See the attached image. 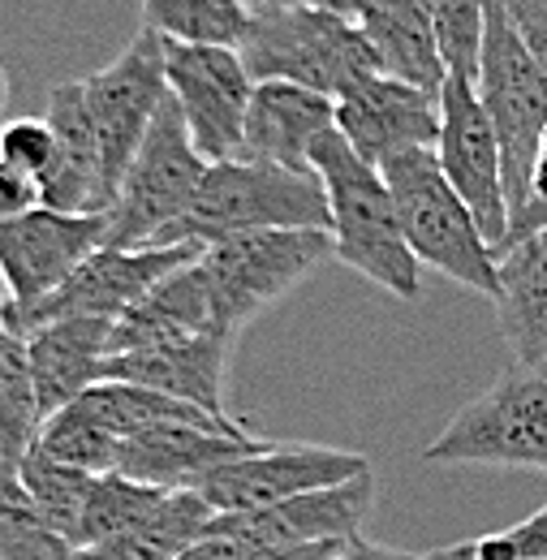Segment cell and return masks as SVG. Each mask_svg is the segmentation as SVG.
<instances>
[{
	"instance_id": "cell-1",
	"label": "cell",
	"mask_w": 547,
	"mask_h": 560,
	"mask_svg": "<svg viewBox=\"0 0 547 560\" xmlns=\"http://www.w3.org/2000/svg\"><path fill=\"white\" fill-rule=\"evenodd\" d=\"M311 168L319 173L333 208V242L337 259L358 277L380 284L393 298L414 302L422 293V264L406 242L401 215L380 164L362 160L345 135L333 126L311 151Z\"/></svg>"
},
{
	"instance_id": "cell-2",
	"label": "cell",
	"mask_w": 547,
	"mask_h": 560,
	"mask_svg": "<svg viewBox=\"0 0 547 560\" xmlns=\"http://www.w3.org/2000/svg\"><path fill=\"white\" fill-rule=\"evenodd\" d=\"M259 229H333V208L319 173H298L268 160H216L182 220H173L151 246L199 242L216 246Z\"/></svg>"
},
{
	"instance_id": "cell-3",
	"label": "cell",
	"mask_w": 547,
	"mask_h": 560,
	"mask_svg": "<svg viewBox=\"0 0 547 560\" xmlns=\"http://www.w3.org/2000/svg\"><path fill=\"white\" fill-rule=\"evenodd\" d=\"M380 173L393 190L406 242L418 255V264L496 302L500 293L496 250L482 237L475 211L466 208V199L453 190L449 173L440 168L435 147H406L388 155Z\"/></svg>"
},
{
	"instance_id": "cell-4",
	"label": "cell",
	"mask_w": 547,
	"mask_h": 560,
	"mask_svg": "<svg viewBox=\"0 0 547 560\" xmlns=\"http://www.w3.org/2000/svg\"><path fill=\"white\" fill-rule=\"evenodd\" d=\"M324 259H337L333 229H259L207 246L203 272L216 332L237 341L251 319H259L289 289L315 277Z\"/></svg>"
},
{
	"instance_id": "cell-5",
	"label": "cell",
	"mask_w": 547,
	"mask_h": 560,
	"mask_svg": "<svg viewBox=\"0 0 547 560\" xmlns=\"http://www.w3.org/2000/svg\"><path fill=\"white\" fill-rule=\"evenodd\" d=\"M237 52L255 82H298L333 100L358 78L380 73V57L362 22H345L315 4L251 18V31Z\"/></svg>"
},
{
	"instance_id": "cell-6",
	"label": "cell",
	"mask_w": 547,
	"mask_h": 560,
	"mask_svg": "<svg viewBox=\"0 0 547 560\" xmlns=\"http://www.w3.org/2000/svg\"><path fill=\"white\" fill-rule=\"evenodd\" d=\"M427 466L547 470V371L513 362L422 448Z\"/></svg>"
},
{
	"instance_id": "cell-7",
	"label": "cell",
	"mask_w": 547,
	"mask_h": 560,
	"mask_svg": "<svg viewBox=\"0 0 547 560\" xmlns=\"http://www.w3.org/2000/svg\"><path fill=\"white\" fill-rule=\"evenodd\" d=\"M475 86H479L482 108L504 151V195H509V215H513L531 203V177H535V160L547 135V70L513 31L504 0H487Z\"/></svg>"
},
{
	"instance_id": "cell-8",
	"label": "cell",
	"mask_w": 547,
	"mask_h": 560,
	"mask_svg": "<svg viewBox=\"0 0 547 560\" xmlns=\"http://www.w3.org/2000/svg\"><path fill=\"white\" fill-rule=\"evenodd\" d=\"M207 168H211V160L195 147L177 100L168 95L160 104L142 147H138V155L130 160L126 177H121L117 203L108 211V242L104 246H126V250L151 246L195 203Z\"/></svg>"
},
{
	"instance_id": "cell-9",
	"label": "cell",
	"mask_w": 547,
	"mask_h": 560,
	"mask_svg": "<svg viewBox=\"0 0 547 560\" xmlns=\"http://www.w3.org/2000/svg\"><path fill=\"white\" fill-rule=\"evenodd\" d=\"M207 246L199 242H168V246H100L91 250L73 272H69L53 293H44L39 302H4L0 306V324L13 328L18 337H31L35 328L53 324V319H73V315H104L117 319L135 306L147 289H155L160 280L177 268H186L190 259H199Z\"/></svg>"
},
{
	"instance_id": "cell-10",
	"label": "cell",
	"mask_w": 547,
	"mask_h": 560,
	"mask_svg": "<svg viewBox=\"0 0 547 560\" xmlns=\"http://www.w3.org/2000/svg\"><path fill=\"white\" fill-rule=\"evenodd\" d=\"M82 95L104 142L108 182L113 190H121L130 160L147 139L160 104L168 100V39L151 26H138L117 61L82 78Z\"/></svg>"
},
{
	"instance_id": "cell-11",
	"label": "cell",
	"mask_w": 547,
	"mask_h": 560,
	"mask_svg": "<svg viewBox=\"0 0 547 560\" xmlns=\"http://www.w3.org/2000/svg\"><path fill=\"white\" fill-rule=\"evenodd\" d=\"M440 168L449 173L453 190L475 211L482 237L491 250H500L509 233V195H504V151L496 139V126L479 100L475 78L449 73L440 86V142H435Z\"/></svg>"
},
{
	"instance_id": "cell-12",
	"label": "cell",
	"mask_w": 547,
	"mask_h": 560,
	"mask_svg": "<svg viewBox=\"0 0 547 560\" xmlns=\"http://www.w3.org/2000/svg\"><path fill=\"white\" fill-rule=\"evenodd\" d=\"M366 457L333 448V444H268L259 453L233 457L216 470L199 475L190 488L203 495L216 513H251L268 509L289 495L319 488H337L358 475H366Z\"/></svg>"
},
{
	"instance_id": "cell-13",
	"label": "cell",
	"mask_w": 547,
	"mask_h": 560,
	"mask_svg": "<svg viewBox=\"0 0 547 560\" xmlns=\"http://www.w3.org/2000/svg\"><path fill=\"white\" fill-rule=\"evenodd\" d=\"M168 95L177 100L190 139L211 164L242 155L255 78L237 48L168 44Z\"/></svg>"
},
{
	"instance_id": "cell-14",
	"label": "cell",
	"mask_w": 547,
	"mask_h": 560,
	"mask_svg": "<svg viewBox=\"0 0 547 560\" xmlns=\"http://www.w3.org/2000/svg\"><path fill=\"white\" fill-rule=\"evenodd\" d=\"M108 242V211L31 208L0 220V268L9 277V302H39Z\"/></svg>"
},
{
	"instance_id": "cell-15",
	"label": "cell",
	"mask_w": 547,
	"mask_h": 560,
	"mask_svg": "<svg viewBox=\"0 0 547 560\" xmlns=\"http://www.w3.org/2000/svg\"><path fill=\"white\" fill-rule=\"evenodd\" d=\"M337 130L371 164H384L406 147H435L440 91L401 82L393 73H366L337 95Z\"/></svg>"
},
{
	"instance_id": "cell-16",
	"label": "cell",
	"mask_w": 547,
	"mask_h": 560,
	"mask_svg": "<svg viewBox=\"0 0 547 560\" xmlns=\"http://www.w3.org/2000/svg\"><path fill=\"white\" fill-rule=\"evenodd\" d=\"M375 504V475H358L349 483L319 491H302L289 495L268 509H251V513H216L211 526L255 539V544H272V548H315V544H349L362 535V522L371 517Z\"/></svg>"
},
{
	"instance_id": "cell-17",
	"label": "cell",
	"mask_w": 547,
	"mask_h": 560,
	"mask_svg": "<svg viewBox=\"0 0 547 560\" xmlns=\"http://www.w3.org/2000/svg\"><path fill=\"white\" fill-rule=\"evenodd\" d=\"M48 126L57 135V155L39 177L44 208L57 211H113L117 190L104 168V142L82 95V78L57 82L48 91Z\"/></svg>"
},
{
	"instance_id": "cell-18",
	"label": "cell",
	"mask_w": 547,
	"mask_h": 560,
	"mask_svg": "<svg viewBox=\"0 0 547 560\" xmlns=\"http://www.w3.org/2000/svg\"><path fill=\"white\" fill-rule=\"evenodd\" d=\"M272 440L229 435V431H211V427H199V422H155V427L138 431L130 440H121L113 470L130 475L138 483H151V488L177 491L190 488L207 470H216V466H224L233 457L259 453Z\"/></svg>"
},
{
	"instance_id": "cell-19",
	"label": "cell",
	"mask_w": 547,
	"mask_h": 560,
	"mask_svg": "<svg viewBox=\"0 0 547 560\" xmlns=\"http://www.w3.org/2000/svg\"><path fill=\"white\" fill-rule=\"evenodd\" d=\"M233 337L224 332H199L173 346H155V350H130L104 358V380H130L147 384L155 393L182 397L190 406H199L207 415H229L224 406V375H229V353Z\"/></svg>"
},
{
	"instance_id": "cell-20",
	"label": "cell",
	"mask_w": 547,
	"mask_h": 560,
	"mask_svg": "<svg viewBox=\"0 0 547 560\" xmlns=\"http://www.w3.org/2000/svg\"><path fill=\"white\" fill-rule=\"evenodd\" d=\"M333 126H337V100L333 95H319V91L298 86V82H255L242 155L284 164L298 173H315L311 151Z\"/></svg>"
},
{
	"instance_id": "cell-21",
	"label": "cell",
	"mask_w": 547,
	"mask_h": 560,
	"mask_svg": "<svg viewBox=\"0 0 547 560\" xmlns=\"http://www.w3.org/2000/svg\"><path fill=\"white\" fill-rule=\"evenodd\" d=\"M108 337H113V319H104V315L53 319L26 337L31 375H35L44 419L61 415L86 388H95L104 380Z\"/></svg>"
},
{
	"instance_id": "cell-22",
	"label": "cell",
	"mask_w": 547,
	"mask_h": 560,
	"mask_svg": "<svg viewBox=\"0 0 547 560\" xmlns=\"http://www.w3.org/2000/svg\"><path fill=\"white\" fill-rule=\"evenodd\" d=\"M199 332H216L203 255L190 259L186 268L168 272L155 289H147L126 315L113 319L108 358L130 350L173 346V341H186V337H199Z\"/></svg>"
},
{
	"instance_id": "cell-23",
	"label": "cell",
	"mask_w": 547,
	"mask_h": 560,
	"mask_svg": "<svg viewBox=\"0 0 547 560\" xmlns=\"http://www.w3.org/2000/svg\"><path fill=\"white\" fill-rule=\"evenodd\" d=\"M496 319L513 362L547 371V229L496 250Z\"/></svg>"
},
{
	"instance_id": "cell-24",
	"label": "cell",
	"mask_w": 547,
	"mask_h": 560,
	"mask_svg": "<svg viewBox=\"0 0 547 560\" xmlns=\"http://www.w3.org/2000/svg\"><path fill=\"white\" fill-rule=\"evenodd\" d=\"M362 31L380 57V73L440 91L449 66L435 39V4L431 0H371L362 13Z\"/></svg>"
},
{
	"instance_id": "cell-25",
	"label": "cell",
	"mask_w": 547,
	"mask_h": 560,
	"mask_svg": "<svg viewBox=\"0 0 547 560\" xmlns=\"http://www.w3.org/2000/svg\"><path fill=\"white\" fill-rule=\"evenodd\" d=\"M216 509L195 488L168 491L142 522L130 530L100 539L91 548H78L69 560H177L190 544H199L211 526Z\"/></svg>"
},
{
	"instance_id": "cell-26",
	"label": "cell",
	"mask_w": 547,
	"mask_h": 560,
	"mask_svg": "<svg viewBox=\"0 0 547 560\" xmlns=\"http://www.w3.org/2000/svg\"><path fill=\"white\" fill-rule=\"evenodd\" d=\"M44 427L26 337L0 324V475H18Z\"/></svg>"
},
{
	"instance_id": "cell-27",
	"label": "cell",
	"mask_w": 547,
	"mask_h": 560,
	"mask_svg": "<svg viewBox=\"0 0 547 560\" xmlns=\"http://www.w3.org/2000/svg\"><path fill=\"white\" fill-rule=\"evenodd\" d=\"M251 18L246 0H142V26L160 31L168 44L242 48Z\"/></svg>"
},
{
	"instance_id": "cell-28",
	"label": "cell",
	"mask_w": 547,
	"mask_h": 560,
	"mask_svg": "<svg viewBox=\"0 0 547 560\" xmlns=\"http://www.w3.org/2000/svg\"><path fill=\"white\" fill-rule=\"evenodd\" d=\"M18 479L26 483L31 500L39 504V513L66 535L69 544L78 548V526H82V509H86V491H91V470H78V466H66L57 462L39 440L35 448L22 457V470Z\"/></svg>"
},
{
	"instance_id": "cell-29",
	"label": "cell",
	"mask_w": 547,
	"mask_h": 560,
	"mask_svg": "<svg viewBox=\"0 0 547 560\" xmlns=\"http://www.w3.org/2000/svg\"><path fill=\"white\" fill-rule=\"evenodd\" d=\"M168 491L151 488V483H138L121 470H104L91 479L86 491V509H82V526H78V548H91L100 539H113L121 530H130L135 522H142ZM73 548V552H78Z\"/></svg>"
},
{
	"instance_id": "cell-30",
	"label": "cell",
	"mask_w": 547,
	"mask_h": 560,
	"mask_svg": "<svg viewBox=\"0 0 547 560\" xmlns=\"http://www.w3.org/2000/svg\"><path fill=\"white\" fill-rule=\"evenodd\" d=\"M73 544L39 513L18 475H0V560H69Z\"/></svg>"
},
{
	"instance_id": "cell-31",
	"label": "cell",
	"mask_w": 547,
	"mask_h": 560,
	"mask_svg": "<svg viewBox=\"0 0 547 560\" xmlns=\"http://www.w3.org/2000/svg\"><path fill=\"white\" fill-rule=\"evenodd\" d=\"M39 444H44L57 462L78 466V470H91V475L113 470V466H117V448H121V440H117L100 419H91L78 401L66 406L61 415L44 419V427H39Z\"/></svg>"
},
{
	"instance_id": "cell-32",
	"label": "cell",
	"mask_w": 547,
	"mask_h": 560,
	"mask_svg": "<svg viewBox=\"0 0 547 560\" xmlns=\"http://www.w3.org/2000/svg\"><path fill=\"white\" fill-rule=\"evenodd\" d=\"M435 4V39L449 73H479L487 0H431Z\"/></svg>"
},
{
	"instance_id": "cell-33",
	"label": "cell",
	"mask_w": 547,
	"mask_h": 560,
	"mask_svg": "<svg viewBox=\"0 0 547 560\" xmlns=\"http://www.w3.org/2000/svg\"><path fill=\"white\" fill-rule=\"evenodd\" d=\"M435 560H547V504L509 530L435 548Z\"/></svg>"
},
{
	"instance_id": "cell-34",
	"label": "cell",
	"mask_w": 547,
	"mask_h": 560,
	"mask_svg": "<svg viewBox=\"0 0 547 560\" xmlns=\"http://www.w3.org/2000/svg\"><path fill=\"white\" fill-rule=\"evenodd\" d=\"M345 544H315V548H272V544H255L229 530L207 526L199 544H190L177 560H333Z\"/></svg>"
},
{
	"instance_id": "cell-35",
	"label": "cell",
	"mask_w": 547,
	"mask_h": 560,
	"mask_svg": "<svg viewBox=\"0 0 547 560\" xmlns=\"http://www.w3.org/2000/svg\"><path fill=\"white\" fill-rule=\"evenodd\" d=\"M53 155H57V135H53L48 117H13L0 126V160L44 177Z\"/></svg>"
},
{
	"instance_id": "cell-36",
	"label": "cell",
	"mask_w": 547,
	"mask_h": 560,
	"mask_svg": "<svg viewBox=\"0 0 547 560\" xmlns=\"http://www.w3.org/2000/svg\"><path fill=\"white\" fill-rule=\"evenodd\" d=\"M504 13L531 48V57L547 70V0H504Z\"/></svg>"
},
{
	"instance_id": "cell-37",
	"label": "cell",
	"mask_w": 547,
	"mask_h": 560,
	"mask_svg": "<svg viewBox=\"0 0 547 560\" xmlns=\"http://www.w3.org/2000/svg\"><path fill=\"white\" fill-rule=\"evenodd\" d=\"M44 203V190H39V177L0 160V220L4 215H22V211L39 208Z\"/></svg>"
},
{
	"instance_id": "cell-38",
	"label": "cell",
	"mask_w": 547,
	"mask_h": 560,
	"mask_svg": "<svg viewBox=\"0 0 547 560\" xmlns=\"http://www.w3.org/2000/svg\"><path fill=\"white\" fill-rule=\"evenodd\" d=\"M333 560H435V552H406V548H388V544H375V539L358 535Z\"/></svg>"
},
{
	"instance_id": "cell-39",
	"label": "cell",
	"mask_w": 547,
	"mask_h": 560,
	"mask_svg": "<svg viewBox=\"0 0 547 560\" xmlns=\"http://www.w3.org/2000/svg\"><path fill=\"white\" fill-rule=\"evenodd\" d=\"M302 4H315V9H324V13H337L345 22H362V13H366L371 0H302Z\"/></svg>"
},
{
	"instance_id": "cell-40",
	"label": "cell",
	"mask_w": 547,
	"mask_h": 560,
	"mask_svg": "<svg viewBox=\"0 0 547 560\" xmlns=\"http://www.w3.org/2000/svg\"><path fill=\"white\" fill-rule=\"evenodd\" d=\"M531 199L547 203V135H544V147H539V160H535V177H531Z\"/></svg>"
},
{
	"instance_id": "cell-41",
	"label": "cell",
	"mask_w": 547,
	"mask_h": 560,
	"mask_svg": "<svg viewBox=\"0 0 547 560\" xmlns=\"http://www.w3.org/2000/svg\"><path fill=\"white\" fill-rule=\"evenodd\" d=\"M293 4H302V0H246V9L259 18V13H280V9H293Z\"/></svg>"
},
{
	"instance_id": "cell-42",
	"label": "cell",
	"mask_w": 547,
	"mask_h": 560,
	"mask_svg": "<svg viewBox=\"0 0 547 560\" xmlns=\"http://www.w3.org/2000/svg\"><path fill=\"white\" fill-rule=\"evenodd\" d=\"M9 100H13V82H9V70L0 66V113L9 108Z\"/></svg>"
},
{
	"instance_id": "cell-43",
	"label": "cell",
	"mask_w": 547,
	"mask_h": 560,
	"mask_svg": "<svg viewBox=\"0 0 547 560\" xmlns=\"http://www.w3.org/2000/svg\"><path fill=\"white\" fill-rule=\"evenodd\" d=\"M9 298H13V293H9V277H4V268H0V306H4Z\"/></svg>"
}]
</instances>
